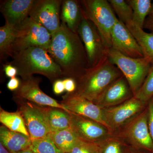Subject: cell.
Masks as SVG:
<instances>
[{
	"instance_id": "obj_32",
	"label": "cell",
	"mask_w": 153,
	"mask_h": 153,
	"mask_svg": "<svg viewBox=\"0 0 153 153\" xmlns=\"http://www.w3.org/2000/svg\"><path fill=\"white\" fill-rule=\"evenodd\" d=\"M65 91L68 93L74 92L76 88V83L74 79L71 78H66L63 79Z\"/></svg>"
},
{
	"instance_id": "obj_24",
	"label": "cell",
	"mask_w": 153,
	"mask_h": 153,
	"mask_svg": "<svg viewBox=\"0 0 153 153\" xmlns=\"http://www.w3.org/2000/svg\"><path fill=\"white\" fill-rule=\"evenodd\" d=\"M133 11V22L139 27L143 29L147 16L149 15L152 8L150 0H127Z\"/></svg>"
},
{
	"instance_id": "obj_31",
	"label": "cell",
	"mask_w": 153,
	"mask_h": 153,
	"mask_svg": "<svg viewBox=\"0 0 153 153\" xmlns=\"http://www.w3.org/2000/svg\"><path fill=\"white\" fill-rule=\"evenodd\" d=\"M102 153H121L120 145L117 142H111L105 147Z\"/></svg>"
},
{
	"instance_id": "obj_20",
	"label": "cell",
	"mask_w": 153,
	"mask_h": 153,
	"mask_svg": "<svg viewBox=\"0 0 153 153\" xmlns=\"http://www.w3.org/2000/svg\"><path fill=\"white\" fill-rule=\"evenodd\" d=\"M142 50L144 57L153 66V32L147 33L135 25L133 22L126 25Z\"/></svg>"
},
{
	"instance_id": "obj_39",
	"label": "cell",
	"mask_w": 153,
	"mask_h": 153,
	"mask_svg": "<svg viewBox=\"0 0 153 153\" xmlns=\"http://www.w3.org/2000/svg\"><path fill=\"white\" fill-rule=\"evenodd\" d=\"M149 16L153 17V2L152 4V8H151L150 13L149 15Z\"/></svg>"
},
{
	"instance_id": "obj_37",
	"label": "cell",
	"mask_w": 153,
	"mask_h": 153,
	"mask_svg": "<svg viewBox=\"0 0 153 153\" xmlns=\"http://www.w3.org/2000/svg\"><path fill=\"white\" fill-rule=\"evenodd\" d=\"M0 153H10L0 143Z\"/></svg>"
},
{
	"instance_id": "obj_1",
	"label": "cell",
	"mask_w": 153,
	"mask_h": 153,
	"mask_svg": "<svg viewBox=\"0 0 153 153\" xmlns=\"http://www.w3.org/2000/svg\"><path fill=\"white\" fill-rule=\"evenodd\" d=\"M48 52L61 68L63 78H72L76 83L90 68L85 47L78 33L61 22L52 35Z\"/></svg>"
},
{
	"instance_id": "obj_4",
	"label": "cell",
	"mask_w": 153,
	"mask_h": 153,
	"mask_svg": "<svg viewBox=\"0 0 153 153\" xmlns=\"http://www.w3.org/2000/svg\"><path fill=\"white\" fill-rule=\"evenodd\" d=\"M82 11L97 28L107 50L111 48V33L118 19L108 1H80Z\"/></svg>"
},
{
	"instance_id": "obj_33",
	"label": "cell",
	"mask_w": 153,
	"mask_h": 153,
	"mask_svg": "<svg viewBox=\"0 0 153 153\" xmlns=\"http://www.w3.org/2000/svg\"><path fill=\"white\" fill-rule=\"evenodd\" d=\"M4 69L6 76L10 78L16 77L17 74H18L17 68L11 63L5 64L4 65Z\"/></svg>"
},
{
	"instance_id": "obj_17",
	"label": "cell",
	"mask_w": 153,
	"mask_h": 153,
	"mask_svg": "<svg viewBox=\"0 0 153 153\" xmlns=\"http://www.w3.org/2000/svg\"><path fill=\"white\" fill-rule=\"evenodd\" d=\"M127 134L134 143L153 152V143L148 126V108L132 121Z\"/></svg>"
},
{
	"instance_id": "obj_12",
	"label": "cell",
	"mask_w": 153,
	"mask_h": 153,
	"mask_svg": "<svg viewBox=\"0 0 153 153\" xmlns=\"http://www.w3.org/2000/svg\"><path fill=\"white\" fill-rule=\"evenodd\" d=\"M111 48L132 58L144 57L139 44L126 25L117 19L111 33Z\"/></svg>"
},
{
	"instance_id": "obj_13",
	"label": "cell",
	"mask_w": 153,
	"mask_h": 153,
	"mask_svg": "<svg viewBox=\"0 0 153 153\" xmlns=\"http://www.w3.org/2000/svg\"><path fill=\"white\" fill-rule=\"evenodd\" d=\"M41 80V78L34 76L22 79L19 88L14 91L13 96L43 106L57 108L69 112L57 100L41 90L39 86Z\"/></svg>"
},
{
	"instance_id": "obj_25",
	"label": "cell",
	"mask_w": 153,
	"mask_h": 153,
	"mask_svg": "<svg viewBox=\"0 0 153 153\" xmlns=\"http://www.w3.org/2000/svg\"><path fill=\"white\" fill-rule=\"evenodd\" d=\"M16 34V28L5 24L0 27V56L4 60L10 57L11 49Z\"/></svg>"
},
{
	"instance_id": "obj_36",
	"label": "cell",
	"mask_w": 153,
	"mask_h": 153,
	"mask_svg": "<svg viewBox=\"0 0 153 153\" xmlns=\"http://www.w3.org/2000/svg\"><path fill=\"white\" fill-rule=\"evenodd\" d=\"M144 28L152 31L153 32V18L149 16L145 21Z\"/></svg>"
},
{
	"instance_id": "obj_5",
	"label": "cell",
	"mask_w": 153,
	"mask_h": 153,
	"mask_svg": "<svg viewBox=\"0 0 153 153\" xmlns=\"http://www.w3.org/2000/svg\"><path fill=\"white\" fill-rule=\"evenodd\" d=\"M110 61L125 77L134 96L141 87L152 65L145 57H127L111 48L106 50Z\"/></svg>"
},
{
	"instance_id": "obj_40",
	"label": "cell",
	"mask_w": 153,
	"mask_h": 153,
	"mask_svg": "<svg viewBox=\"0 0 153 153\" xmlns=\"http://www.w3.org/2000/svg\"><path fill=\"white\" fill-rule=\"evenodd\" d=\"M97 153H101V152H100V151L99 150H99L98 151H97Z\"/></svg>"
},
{
	"instance_id": "obj_14",
	"label": "cell",
	"mask_w": 153,
	"mask_h": 153,
	"mask_svg": "<svg viewBox=\"0 0 153 153\" xmlns=\"http://www.w3.org/2000/svg\"><path fill=\"white\" fill-rule=\"evenodd\" d=\"M71 116L70 128L79 138L96 143L109 131L100 124L90 119L69 112Z\"/></svg>"
},
{
	"instance_id": "obj_21",
	"label": "cell",
	"mask_w": 153,
	"mask_h": 153,
	"mask_svg": "<svg viewBox=\"0 0 153 153\" xmlns=\"http://www.w3.org/2000/svg\"><path fill=\"white\" fill-rule=\"evenodd\" d=\"M46 112L51 132L70 128L71 116L69 112L49 106H46Z\"/></svg>"
},
{
	"instance_id": "obj_8",
	"label": "cell",
	"mask_w": 153,
	"mask_h": 153,
	"mask_svg": "<svg viewBox=\"0 0 153 153\" xmlns=\"http://www.w3.org/2000/svg\"><path fill=\"white\" fill-rule=\"evenodd\" d=\"M77 33L85 47L89 67H95L107 56V49L97 28L83 11Z\"/></svg>"
},
{
	"instance_id": "obj_19",
	"label": "cell",
	"mask_w": 153,
	"mask_h": 153,
	"mask_svg": "<svg viewBox=\"0 0 153 153\" xmlns=\"http://www.w3.org/2000/svg\"><path fill=\"white\" fill-rule=\"evenodd\" d=\"M82 16L80 1L64 0L62 1L60 13L62 22L72 32L77 33Z\"/></svg>"
},
{
	"instance_id": "obj_10",
	"label": "cell",
	"mask_w": 153,
	"mask_h": 153,
	"mask_svg": "<svg viewBox=\"0 0 153 153\" xmlns=\"http://www.w3.org/2000/svg\"><path fill=\"white\" fill-rule=\"evenodd\" d=\"M60 104L69 112L95 121L110 131L103 119L102 109L93 102L74 93H67Z\"/></svg>"
},
{
	"instance_id": "obj_34",
	"label": "cell",
	"mask_w": 153,
	"mask_h": 153,
	"mask_svg": "<svg viewBox=\"0 0 153 153\" xmlns=\"http://www.w3.org/2000/svg\"><path fill=\"white\" fill-rule=\"evenodd\" d=\"M53 90L56 94H61L65 91L63 80L58 79L53 83Z\"/></svg>"
},
{
	"instance_id": "obj_28",
	"label": "cell",
	"mask_w": 153,
	"mask_h": 153,
	"mask_svg": "<svg viewBox=\"0 0 153 153\" xmlns=\"http://www.w3.org/2000/svg\"><path fill=\"white\" fill-rule=\"evenodd\" d=\"M134 97L145 103L152 99L153 97V66L151 67L141 87Z\"/></svg>"
},
{
	"instance_id": "obj_7",
	"label": "cell",
	"mask_w": 153,
	"mask_h": 153,
	"mask_svg": "<svg viewBox=\"0 0 153 153\" xmlns=\"http://www.w3.org/2000/svg\"><path fill=\"white\" fill-rule=\"evenodd\" d=\"M18 111L25 120L31 140L43 138L51 133L47 119L46 106L13 96Z\"/></svg>"
},
{
	"instance_id": "obj_30",
	"label": "cell",
	"mask_w": 153,
	"mask_h": 153,
	"mask_svg": "<svg viewBox=\"0 0 153 153\" xmlns=\"http://www.w3.org/2000/svg\"><path fill=\"white\" fill-rule=\"evenodd\" d=\"M148 121L149 130L153 143V100L149 101L148 107Z\"/></svg>"
},
{
	"instance_id": "obj_26",
	"label": "cell",
	"mask_w": 153,
	"mask_h": 153,
	"mask_svg": "<svg viewBox=\"0 0 153 153\" xmlns=\"http://www.w3.org/2000/svg\"><path fill=\"white\" fill-rule=\"evenodd\" d=\"M108 1L120 21L126 25L133 22L132 10L126 1L108 0Z\"/></svg>"
},
{
	"instance_id": "obj_9",
	"label": "cell",
	"mask_w": 153,
	"mask_h": 153,
	"mask_svg": "<svg viewBox=\"0 0 153 153\" xmlns=\"http://www.w3.org/2000/svg\"><path fill=\"white\" fill-rule=\"evenodd\" d=\"M61 0H36L29 17L46 28L51 36L60 27Z\"/></svg>"
},
{
	"instance_id": "obj_15",
	"label": "cell",
	"mask_w": 153,
	"mask_h": 153,
	"mask_svg": "<svg viewBox=\"0 0 153 153\" xmlns=\"http://www.w3.org/2000/svg\"><path fill=\"white\" fill-rule=\"evenodd\" d=\"M133 96L125 77L123 75L112 83L94 102L99 107L108 108L121 104Z\"/></svg>"
},
{
	"instance_id": "obj_38",
	"label": "cell",
	"mask_w": 153,
	"mask_h": 153,
	"mask_svg": "<svg viewBox=\"0 0 153 153\" xmlns=\"http://www.w3.org/2000/svg\"><path fill=\"white\" fill-rule=\"evenodd\" d=\"M17 153H36L34 151L32 150V149L29 148V149H27L24 150L21 152H19Z\"/></svg>"
},
{
	"instance_id": "obj_2",
	"label": "cell",
	"mask_w": 153,
	"mask_h": 153,
	"mask_svg": "<svg viewBox=\"0 0 153 153\" xmlns=\"http://www.w3.org/2000/svg\"><path fill=\"white\" fill-rule=\"evenodd\" d=\"M11 64L18 70L22 79L39 74L54 83L63 78L61 68L53 60L48 50L39 47H31L17 52L12 56Z\"/></svg>"
},
{
	"instance_id": "obj_23",
	"label": "cell",
	"mask_w": 153,
	"mask_h": 153,
	"mask_svg": "<svg viewBox=\"0 0 153 153\" xmlns=\"http://www.w3.org/2000/svg\"><path fill=\"white\" fill-rule=\"evenodd\" d=\"M49 136L57 148L63 153L69 152L79 140L71 128L51 132Z\"/></svg>"
},
{
	"instance_id": "obj_6",
	"label": "cell",
	"mask_w": 153,
	"mask_h": 153,
	"mask_svg": "<svg viewBox=\"0 0 153 153\" xmlns=\"http://www.w3.org/2000/svg\"><path fill=\"white\" fill-rule=\"evenodd\" d=\"M52 36L44 27L28 17L16 28V34L10 57L17 52L31 47H39L48 50Z\"/></svg>"
},
{
	"instance_id": "obj_18",
	"label": "cell",
	"mask_w": 153,
	"mask_h": 153,
	"mask_svg": "<svg viewBox=\"0 0 153 153\" xmlns=\"http://www.w3.org/2000/svg\"><path fill=\"white\" fill-rule=\"evenodd\" d=\"M0 141L10 153H17L29 149L32 142L30 137L12 131L4 126L0 127Z\"/></svg>"
},
{
	"instance_id": "obj_29",
	"label": "cell",
	"mask_w": 153,
	"mask_h": 153,
	"mask_svg": "<svg viewBox=\"0 0 153 153\" xmlns=\"http://www.w3.org/2000/svg\"><path fill=\"white\" fill-rule=\"evenodd\" d=\"M98 150L97 143L90 142L79 138L71 150L67 153H97Z\"/></svg>"
},
{
	"instance_id": "obj_27",
	"label": "cell",
	"mask_w": 153,
	"mask_h": 153,
	"mask_svg": "<svg viewBox=\"0 0 153 153\" xmlns=\"http://www.w3.org/2000/svg\"><path fill=\"white\" fill-rule=\"evenodd\" d=\"M30 148L36 153H63L53 142L49 135L43 138L32 140Z\"/></svg>"
},
{
	"instance_id": "obj_3",
	"label": "cell",
	"mask_w": 153,
	"mask_h": 153,
	"mask_svg": "<svg viewBox=\"0 0 153 153\" xmlns=\"http://www.w3.org/2000/svg\"><path fill=\"white\" fill-rule=\"evenodd\" d=\"M123 75L108 56L97 66L90 68L76 83L73 92L95 102L107 88Z\"/></svg>"
},
{
	"instance_id": "obj_35",
	"label": "cell",
	"mask_w": 153,
	"mask_h": 153,
	"mask_svg": "<svg viewBox=\"0 0 153 153\" xmlns=\"http://www.w3.org/2000/svg\"><path fill=\"white\" fill-rule=\"evenodd\" d=\"M21 82L18 78L15 77L10 78L7 84V88L11 91H16L20 86Z\"/></svg>"
},
{
	"instance_id": "obj_16",
	"label": "cell",
	"mask_w": 153,
	"mask_h": 153,
	"mask_svg": "<svg viewBox=\"0 0 153 153\" xmlns=\"http://www.w3.org/2000/svg\"><path fill=\"white\" fill-rule=\"evenodd\" d=\"M36 0H6L1 2L0 11L5 24L17 28L27 18Z\"/></svg>"
},
{
	"instance_id": "obj_22",
	"label": "cell",
	"mask_w": 153,
	"mask_h": 153,
	"mask_svg": "<svg viewBox=\"0 0 153 153\" xmlns=\"http://www.w3.org/2000/svg\"><path fill=\"white\" fill-rule=\"evenodd\" d=\"M0 122L12 131L21 133L30 137L25 120L19 111L10 112L0 108Z\"/></svg>"
},
{
	"instance_id": "obj_11",
	"label": "cell",
	"mask_w": 153,
	"mask_h": 153,
	"mask_svg": "<svg viewBox=\"0 0 153 153\" xmlns=\"http://www.w3.org/2000/svg\"><path fill=\"white\" fill-rule=\"evenodd\" d=\"M145 104L133 96L121 104L102 109L103 119L110 131L119 127L140 112Z\"/></svg>"
}]
</instances>
